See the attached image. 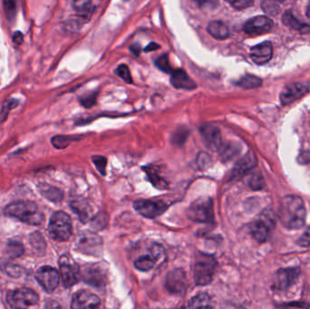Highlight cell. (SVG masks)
<instances>
[{
  "label": "cell",
  "instance_id": "cell-1",
  "mask_svg": "<svg viewBox=\"0 0 310 309\" xmlns=\"http://www.w3.org/2000/svg\"><path fill=\"white\" fill-rule=\"evenodd\" d=\"M278 218L282 225L287 229L302 228L305 225L306 210L304 201L300 197L285 196L280 202Z\"/></svg>",
  "mask_w": 310,
  "mask_h": 309
},
{
  "label": "cell",
  "instance_id": "cell-2",
  "mask_svg": "<svg viewBox=\"0 0 310 309\" xmlns=\"http://www.w3.org/2000/svg\"><path fill=\"white\" fill-rule=\"evenodd\" d=\"M5 214L31 226H39L43 223L45 219L38 205L28 200L15 201L8 205L6 207Z\"/></svg>",
  "mask_w": 310,
  "mask_h": 309
},
{
  "label": "cell",
  "instance_id": "cell-3",
  "mask_svg": "<svg viewBox=\"0 0 310 309\" xmlns=\"http://www.w3.org/2000/svg\"><path fill=\"white\" fill-rule=\"evenodd\" d=\"M217 261L212 255L198 253L193 266V277L196 285H205L213 279Z\"/></svg>",
  "mask_w": 310,
  "mask_h": 309
},
{
  "label": "cell",
  "instance_id": "cell-4",
  "mask_svg": "<svg viewBox=\"0 0 310 309\" xmlns=\"http://www.w3.org/2000/svg\"><path fill=\"white\" fill-rule=\"evenodd\" d=\"M49 236L57 241H67L72 235V220L69 215L64 211L53 214L48 224Z\"/></svg>",
  "mask_w": 310,
  "mask_h": 309
},
{
  "label": "cell",
  "instance_id": "cell-5",
  "mask_svg": "<svg viewBox=\"0 0 310 309\" xmlns=\"http://www.w3.org/2000/svg\"><path fill=\"white\" fill-rule=\"evenodd\" d=\"M187 213L189 219L192 221L200 223H212L214 221L212 200L208 197L196 200L191 203Z\"/></svg>",
  "mask_w": 310,
  "mask_h": 309
},
{
  "label": "cell",
  "instance_id": "cell-6",
  "mask_svg": "<svg viewBox=\"0 0 310 309\" xmlns=\"http://www.w3.org/2000/svg\"><path fill=\"white\" fill-rule=\"evenodd\" d=\"M7 301L13 309H28L39 303V296L31 288L20 287L10 291L7 295Z\"/></svg>",
  "mask_w": 310,
  "mask_h": 309
},
{
  "label": "cell",
  "instance_id": "cell-7",
  "mask_svg": "<svg viewBox=\"0 0 310 309\" xmlns=\"http://www.w3.org/2000/svg\"><path fill=\"white\" fill-rule=\"evenodd\" d=\"M76 248L83 254L97 257L103 252V240L97 234L85 231L78 235Z\"/></svg>",
  "mask_w": 310,
  "mask_h": 309
},
{
  "label": "cell",
  "instance_id": "cell-8",
  "mask_svg": "<svg viewBox=\"0 0 310 309\" xmlns=\"http://www.w3.org/2000/svg\"><path fill=\"white\" fill-rule=\"evenodd\" d=\"M275 223L276 221L274 215L270 210L266 209L260 216V218L250 225L249 231L254 239L258 243L265 242L268 238L272 228H274Z\"/></svg>",
  "mask_w": 310,
  "mask_h": 309
},
{
  "label": "cell",
  "instance_id": "cell-9",
  "mask_svg": "<svg viewBox=\"0 0 310 309\" xmlns=\"http://www.w3.org/2000/svg\"><path fill=\"white\" fill-rule=\"evenodd\" d=\"M80 277L88 285L101 287L106 284L107 269L105 264H87L80 269Z\"/></svg>",
  "mask_w": 310,
  "mask_h": 309
},
{
  "label": "cell",
  "instance_id": "cell-10",
  "mask_svg": "<svg viewBox=\"0 0 310 309\" xmlns=\"http://www.w3.org/2000/svg\"><path fill=\"white\" fill-rule=\"evenodd\" d=\"M36 279L45 290L48 293H52L59 285L60 274L52 266H42L36 273Z\"/></svg>",
  "mask_w": 310,
  "mask_h": 309
},
{
  "label": "cell",
  "instance_id": "cell-11",
  "mask_svg": "<svg viewBox=\"0 0 310 309\" xmlns=\"http://www.w3.org/2000/svg\"><path fill=\"white\" fill-rule=\"evenodd\" d=\"M134 208L138 212L147 219H154L162 215L168 206L162 201L150 200H138L134 202Z\"/></svg>",
  "mask_w": 310,
  "mask_h": 309
},
{
  "label": "cell",
  "instance_id": "cell-12",
  "mask_svg": "<svg viewBox=\"0 0 310 309\" xmlns=\"http://www.w3.org/2000/svg\"><path fill=\"white\" fill-rule=\"evenodd\" d=\"M60 277L66 287L76 285L80 277V268L77 264L72 263L67 256H62L59 259Z\"/></svg>",
  "mask_w": 310,
  "mask_h": 309
},
{
  "label": "cell",
  "instance_id": "cell-13",
  "mask_svg": "<svg viewBox=\"0 0 310 309\" xmlns=\"http://www.w3.org/2000/svg\"><path fill=\"white\" fill-rule=\"evenodd\" d=\"M101 300L97 295L89 291L80 290L75 293L71 301L72 309H97Z\"/></svg>",
  "mask_w": 310,
  "mask_h": 309
},
{
  "label": "cell",
  "instance_id": "cell-14",
  "mask_svg": "<svg viewBox=\"0 0 310 309\" xmlns=\"http://www.w3.org/2000/svg\"><path fill=\"white\" fill-rule=\"evenodd\" d=\"M300 275V269L296 266L281 268L276 273L274 286L278 290H286L296 283Z\"/></svg>",
  "mask_w": 310,
  "mask_h": 309
},
{
  "label": "cell",
  "instance_id": "cell-15",
  "mask_svg": "<svg viewBox=\"0 0 310 309\" xmlns=\"http://www.w3.org/2000/svg\"><path fill=\"white\" fill-rule=\"evenodd\" d=\"M273 28V22L271 19H268L266 16H258L252 19H248L244 24L243 29L245 33L249 36H258L267 33Z\"/></svg>",
  "mask_w": 310,
  "mask_h": 309
},
{
  "label": "cell",
  "instance_id": "cell-16",
  "mask_svg": "<svg viewBox=\"0 0 310 309\" xmlns=\"http://www.w3.org/2000/svg\"><path fill=\"white\" fill-rule=\"evenodd\" d=\"M310 85L293 83L286 86L280 94V102L283 105H289L299 100L305 94L309 93Z\"/></svg>",
  "mask_w": 310,
  "mask_h": 309
},
{
  "label": "cell",
  "instance_id": "cell-17",
  "mask_svg": "<svg viewBox=\"0 0 310 309\" xmlns=\"http://www.w3.org/2000/svg\"><path fill=\"white\" fill-rule=\"evenodd\" d=\"M166 288L172 294L181 295L187 287V276L182 269H174L168 274L166 277Z\"/></svg>",
  "mask_w": 310,
  "mask_h": 309
},
{
  "label": "cell",
  "instance_id": "cell-18",
  "mask_svg": "<svg viewBox=\"0 0 310 309\" xmlns=\"http://www.w3.org/2000/svg\"><path fill=\"white\" fill-rule=\"evenodd\" d=\"M201 136L205 142L206 145L212 151L220 150L221 142V133L220 129L213 124H206L200 128Z\"/></svg>",
  "mask_w": 310,
  "mask_h": 309
},
{
  "label": "cell",
  "instance_id": "cell-19",
  "mask_svg": "<svg viewBox=\"0 0 310 309\" xmlns=\"http://www.w3.org/2000/svg\"><path fill=\"white\" fill-rule=\"evenodd\" d=\"M273 56V48L269 42H263L253 47L250 50V57L257 65H264L270 61Z\"/></svg>",
  "mask_w": 310,
  "mask_h": 309
},
{
  "label": "cell",
  "instance_id": "cell-20",
  "mask_svg": "<svg viewBox=\"0 0 310 309\" xmlns=\"http://www.w3.org/2000/svg\"><path fill=\"white\" fill-rule=\"evenodd\" d=\"M171 83L177 89L193 90L197 88L195 82L188 76V74L183 69H176L172 71L171 74Z\"/></svg>",
  "mask_w": 310,
  "mask_h": 309
},
{
  "label": "cell",
  "instance_id": "cell-21",
  "mask_svg": "<svg viewBox=\"0 0 310 309\" xmlns=\"http://www.w3.org/2000/svg\"><path fill=\"white\" fill-rule=\"evenodd\" d=\"M257 165V159L253 152H248L242 159L236 163L234 168L232 176L239 178L243 176L247 172L251 171L254 167Z\"/></svg>",
  "mask_w": 310,
  "mask_h": 309
},
{
  "label": "cell",
  "instance_id": "cell-22",
  "mask_svg": "<svg viewBox=\"0 0 310 309\" xmlns=\"http://www.w3.org/2000/svg\"><path fill=\"white\" fill-rule=\"evenodd\" d=\"M143 170L145 171L149 180L153 183L154 187H156L159 190L167 189L169 184L166 180L161 175L157 167L149 165V166L143 167Z\"/></svg>",
  "mask_w": 310,
  "mask_h": 309
},
{
  "label": "cell",
  "instance_id": "cell-23",
  "mask_svg": "<svg viewBox=\"0 0 310 309\" xmlns=\"http://www.w3.org/2000/svg\"><path fill=\"white\" fill-rule=\"evenodd\" d=\"M73 9L76 10L77 16L85 21H88L91 19V16L96 10V6L91 1H75L73 2Z\"/></svg>",
  "mask_w": 310,
  "mask_h": 309
},
{
  "label": "cell",
  "instance_id": "cell-24",
  "mask_svg": "<svg viewBox=\"0 0 310 309\" xmlns=\"http://www.w3.org/2000/svg\"><path fill=\"white\" fill-rule=\"evenodd\" d=\"M207 30L211 37L223 40L229 38V31L228 27L221 21H211L207 27Z\"/></svg>",
  "mask_w": 310,
  "mask_h": 309
},
{
  "label": "cell",
  "instance_id": "cell-25",
  "mask_svg": "<svg viewBox=\"0 0 310 309\" xmlns=\"http://www.w3.org/2000/svg\"><path fill=\"white\" fill-rule=\"evenodd\" d=\"M39 191L45 198H47L48 200L55 202V203L62 201L63 197H64L61 190L56 187L48 185V184H41L39 186Z\"/></svg>",
  "mask_w": 310,
  "mask_h": 309
},
{
  "label": "cell",
  "instance_id": "cell-26",
  "mask_svg": "<svg viewBox=\"0 0 310 309\" xmlns=\"http://www.w3.org/2000/svg\"><path fill=\"white\" fill-rule=\"evenodd\" d=\"M156 257L151 253L150 255H143L134 261V266L136 269L142 272H148L153 269L157 263Z\"/></svg>",
  "mask_w": 310,
  "mask_h": 309
},
{
  "label": "cell",
  "instance_id": "cell-27",
  "mask_svg": "<svg viewBox=\"0 0 310 309\" xmlns=\"http://www.w3.org/2000/svg\"><path fill=\"white\" fill-rule=\"evenodd\" d=\"M190 309H213L210 295L200 293L193 296L190 301Z\"/></svg>",
  "mask_w": 310,
  "mask_h": 309
},
{
  "label": "cell",
  "instance_id": "cell-28",
  "mask_svg": "<svg viewBox=\"0 0 310 309\" xmlns=\"http://www.w3.org/2000/svg\"><path fill=\"white\" fill-rule=\"evenodd\" d=\"M282 21L289 29L300 30L302 32H307V31L310 32V26L301 23L300 21L297 20L291 12H286L283 15Z\"/></svg>",
  "mask_w": 310,
  "mask_h": 309
},
{
  "label": "cell",
  "instance_id": "cell-29",
  "mask_svg": "<svg viewBox=\"0 0 310 309\" xmlns=\"http://www.w3.org/2000/svg\"><path fill=\"white\" fill-rule=\"evenodd\" d=\"M261 84H262V80L258 76H252V75H246L237 82V86L244 89L258 88L261 86Z\"/></svg>",
  "mask_w": 310,
  "mask_h": 309
},
{
  "label": "cell",
  "instance_id": "cell-30",
  "mask_svg": "<svg viewBox=\"0 0 310 309\" xmlns=\"http://www.w3.org/2000/svg\"><path fill=\"white\" fill-rule=\"evenodd\" d=\"M29 240H30L31 246L36 251H38L40 254L45 253L46 247H47V242H46L45 238L42 236V234L36 231L30 235Z\"/></svg>",
  "mask_w": 310,
  "mask_h": 309
},
{
  "label": "cell",
  "instance_id": "cell-31",
  "mask_svg": "<svg viewBox=\"0 0 310 309\" xmlns=\"http://www.w3.org/2000/svg\"><path fill=\"white\" fill-rule=\"evenodd\" d=\"M76 136H68V135H58L53 137V145L58 149H65L68 147L73 142L77 141Z\"/></svg>",
  "mask_w": 310,
  "mask_h": 309
},
{
  "label": "cell",
  "instance_id": "cell-32",
  "mask_svg": "<svg viewBox=\"0 0 310 309\" xmlns=\"http://www.w3.org/2000/svg\"><path fill=\"white\" fill-rule=\"evenodd\" d=\"M7 252L10 257L12 258H17V257H21L24 254L25 247L23 244L20 241H16V240L10 241L8 245Z\"/></svg>",
  "mask_w": 310,
  "mask_h": 309
},
{
  "label": "cell",
  "instance_id": "cell-33",
  "mask_svg": "<svg viewBox=\"0 0 310 309\" xmlns=\"http://www.w3.org/2000/svg\"><path fill=\"white\" fill-rule=\"evenodd\" d=\"M189 135V130L185 127H181L176 130L175 133L172 136V143L174 144H177L179 146H182L185 142Z\"/></svg>",
  "mask_w": 310,
  "mask_h": 309
},
{
  "label": "cell",
  "instance_id": "cell-34",
  "mask_svg": "<svg viewBox=\"0 0 310 309\" xmlns=\"http://www.w3.org/2000/svg\"><path fill=\"white\" fill-rule=\"evenodd\" d=\"M155 66L160 70H162V72H164L166 74H172V71H173L171 65H170L167 54H164V55H162L161 57H158L157 60L155 61Z\"/></svg>",
  "mask_w": 310,
  "mask_h": 309
},
{
  "label": "cell",
  "instance_id": "cell-35",
  "mask_svg": "<svg viewBox=\"0 0 310 309\" xmlns=\"http://www.w3.org/2000/svg\"><path fill=\"white\" fill-rule=\"evenodd\" d=\"M116 75L119 76L125 83L127 84H132L133 83V78L131 76V72H130L129 67L125 65H121L119 67H117L116 69Z\"/></svg>",
  "mask_w": 310,
  "mask_h": 309
},
{
  "label": "cell",
  "instance_id": "cell-36",
  "mask_svg": "<svg viewBox=\"0 0 310 309\" xmlns=\"http://www.w3.org/2000/svg\"><path fill=\"white\" fill-rule=\"evenodd\" d=\"M248 185L254 190H262L263 187L265 185V182H264L262 176L259 173H255L249 179Z\"/></svg>",
  "mask_w": 310,
  "mask_h": 309
},
{
  "label": "cell",
  "instance_id": "cell-37",
  "mask_svg": "<svg viewBox=\"0 0 310 309\" xmlns=\"http://www.w3.org/2000/svg\"><path fill=\"white\" fill-rule=\"evenodd\" d=\"M261 7L266 14L271 15V16H277L280 10L279 6L277 5L276 2H272V1H264L261 3Z\"/></svg>",
  "mask_w": 310,
  "mask_h": 309
},
{
  "label": "cell",
  "instance_id": "cell-38",
  "mask_svg": "<svg viewBox=\"0 0 310 309\" xmlns=\"http://www.w3.org/2000/svg\"><path fill=\"white\" fill-rule=\"evenodd\" d=\"M96 97H97V93H90V94H87V95H83L82 97L79 98L80 101V104L83 106H85L86 108H89L92 107L93 105H96Z\"/></svg>",
  "mask_w": 310,
  "mask_h": 309
},
{
  "label": "cell",
  "instance_id": "cell-39",
  "mask_svg": "<svg viewBox=\"0 0 310 309\" xmlns=\"http://www.w3.org/2000/svg\"><path fill=\"white\" fill-rule=\"evenodd\" d=\"M92 160H93V162L95 163L96 169L98 170L101 174L105 175V173H106L105 169H106V164H107L106 158L104 157V156H100V155H95V156L92 157Z\"/></svg>",
  "mask_w": 310,
  "mask_h": 309
},
{
  "label": "cell",
  "instance_id": "cell-40",
  "mask_svg": "<svg viewBox=\"0 0 310 309\" xmlns=\"http://www.w3.org/2000/svg\"><path fill=\"white\" fill-rule=\"evenodd\" d=\"M197 164L201 170H205L211 165V158L206 152H200L197 157Z\"/></svg>",
  "mask_w": 310,
  "mask_h": 309
},
{
  "label": "cell",
  "instance_id": "cell-41",
  "mask_svg": "<svg viewBox=\"0 0 310 309\" xmlns=\"http://www.w3.org/2000/svg\"><path fill=\"white\" fill-rule=\"evenodd\" d=\"M230 5L233 7L234 9L236 10H242L248 9L249 7L254 4L253 1H249V0H240V1H229V2Z\"/></svg>",
  "mask_w": 310,
  "mask_h": 309
},
{
  "label": "cell",
  "instance_id": "cell-42",
  "mask_svg": "<svg viewBox=\"0 0 310 309\" xmlns=\"http://www.w3.org/2000/svg\"><path fill=\"white\" fill-rule=\"evenodd\" d=\"M297 244L301 247H309L310 246V226L305 229L304 233L297 239Z\"/></svg>",
  "mask_w": 310,
  "mask_h": 309
},
{
  "label": "cell",
  "instance_id": "cell-43",
  "mask_svg": "<svg viewBox=\"0 0 310 309\" xmlns=\"http://www.w3.org/2000/svg\"><path fill=\"white\" fill-rule=\"evenodd\" d=\"M6 273L12 277H20L21 276V267L17 265L10 264L6 266Z\"/></svg>",
  "mask_w": 310,
  "mask_h": 309
},
{
  "label": "cell",
  "instance_id": "cell-44",
  "mask_svg": "<svg viewBox=\"0 0 310 309\" xmlns=\"http://www.w3.org/2000/svg\"><path fill=\"white\" fill-rule=\"evenodd\" d=\"M4 9H5L7 17L9 19L14 18V16L16 15V10H17L15 2H13V1H5L4 2Z\"/></svg>",
  "mask_w": 310,
  "mask_h": 309
},
{
  "label": "cell",
  "instance_id": "cell-45",
  "mask_svg": "<svg viewBox=\"0 0 310 309\" xmlns=\"http://www.w3.org/2000/svg\"><path fill=\"white\" fill-rule=\"evenodd\" d=\"M17 105H18V101L17 100L7 101L5 106L3 107L2 112H1V117L3 118V120H5L8 117V114L10 113V110L15 108Z\"/></svg>",
  "mask_w": 310,
  "mask_h": 309
},
{
  "label": "cell",
  "instance_id": "cell-46",
  "mask_svg": "<svg viewBox=\"0 0 310 309\" xmlns=\"http://www.w3.org/2000/svg\"><path fill=\"white\" fill-rule=\"evenodd\" d=\"M45 309H66L57 300H49L47 302Z\"/></svg>",
  "mask_w": 310,
  "mask_h": 309
},
{
  "label": "cell",
  "instance_id": "cell-47",
  "mask_svg": "<svg viewBox=\"0 0 310 309\" xmlns=\"http://www.w3.org/2000/svg\"><path fill=\"white\" fill-rule=\"evenodd\" d=\"M236 149H234V146L229 145V146H226L224 149V151L222 152L223 154V157L225 159H229L230 157H233L234 155L237 153Z\"/></svg>",
  "mask_w": 310,
  "mask_h": 309
},
{
  "label": "cell",
  "instance_id": "cell-48",
  "mask_svg": "<svg viewBox=\"0 0 310 309\" xmlns=\"http://www.w3.org/2000/svg\"><path fill=\"white\" fill-rule=\"evenodd\" d=\"M23 40H24V37H23V34L21 33V32H16L14 34V36H13V41H14L15 44H17V45H21V44L23 43Z\"/></svg>",
  "mask_w": 310,
  "mask_h": 309
},
{
  "label": "cell",
  "instance_id": "cell-49",
  "mask_svg": "<svg viewBox=\"0 0 310 309\" xmlns=\"http://www.w3.org/2000/svg\"><path fill=\"white\" fill-rule=\"evenodd\" d=\"M159 48H160V46L157 45V44L151 43L149 44L148 47L145 48L144 51H145V52H152V51H154V50H157Z\"/></svg>",
  "mask_w": 310,
  "mask_h": 309
},
{
  "label": "cell",
  "instance_id": "cell-50",
  "mask_svg": "<svg viewBox=\"0 0 310 309\" xmlns=\"http://www.w3.org/2000/svg\"><path fill=\"white\" fill-rule=\"evenodd\" d=\"M306 16L310 19V3L307 6V9H306Z\"/></svg>",
  "mask_w": 310,
  "mask_h": 309
}]
</instances>
